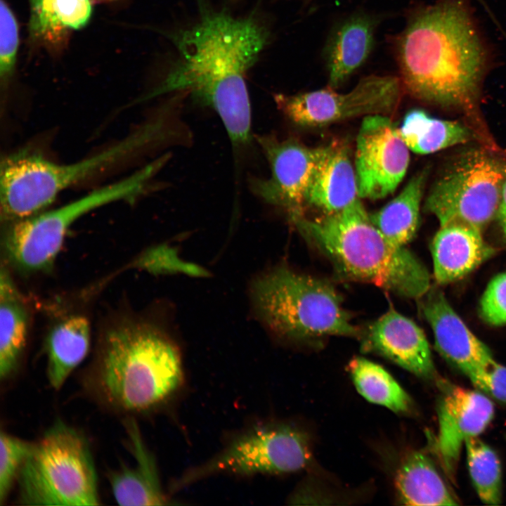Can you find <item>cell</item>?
<instances>
[{
  "label": "cell",
  "mask_w": 506,
  "mask_h": 506,
  "mask_svg": "<svg viewBox=\"0 0 506 506\" xmlns=\"http://www.w3.org/2000/svg\"><path fill=\"white\" fill-rule=\"evenodd\" d=\"M90 326L82 316H70L55 325L46 339V375L49 384L60 389L88 353Z\"/></svg>",
  "instance_id": "22"
},
{
  "label": "cell",
  "mask_w": 506,
  "mask_h": 506,
  "mask_svg": "<svg viewBox=\"0 0 506 506\" xmlns=\"http://www.w3.org/2000/svg\"><path fill=\"white\" fill-rule=\"evenodd\" d=\"M201 8L199 20L171 37L178 57L143 100L171 92L190 96L218 114L238 148L252 136L247 73L268 43L270 32L254 15L236 18L224 10Z\"/></svg>",
  "instance_id": "1"
},
{
  "label": "cell",
  "mask_w": 506,
  "mask_h": 506,
  "mask_svg": "<svg viewBox=\"0 0 506 506\" xmlns=\"http://www.w3.org/2000/svg\"><path fill=\"white\" fill-rule=\"evenodd\" d=\"M180 349L163 331L148 324L109 332L91 371L88 391L108 410L123 414L152 410L182 387Z\"/></svg>",
  "instance_id": "4"
},
{
  "label": "cell",
  "mask_w": 506,
  "mask_h": 506,
  "mask_svg": "<svg viewBox=\"0 0 506 506\" xmlns=\"http://www.w3.org/2000/svg\"><path fill=\"white\" fill-rule=\"evenodd\" d=\"M23 505H98L95 464L87 439L62 420L36 442L17 479Z\"/></svg>",
  "instance_id": "7"
},
{
  "label": "cell",
  "mask_w": 506,
  "mask_h": 506,
  "mask_svg": "<svg viewBox=\"0 0 506 506\" xmlns=\"http://www.w3.org/2000/svg\"><path fill=\"white\" fill-rule=\"evenodd\" d=\"M348 370L358 392L370 403L396 413H410L413 401L398 382L383 367L363 357H354Z\"/></svg>",
  "instance_id": "26"
},
{
  "label": "cell",
  "mask_w": 506,
  "mask_h": 506,
  "mask_svg": "<svg viewBox=\"0 0 506 506\" xmlns=\"http://www.w3.org/2000/svg\"><path fill=\"white\" fill-rule=\"evenodd\" d=\"M134 267L153 273L182 270L194 275H203L204 271L196 266L181 262L174 250L164 245L151 248L142 254L134 263Z\"/></svg>",
  "instance_id": "31"
},
{
  "label": "cell",
  "mask_w": 506,
  "mask_h": 506,
  "mask_svg": "<svg viewBox=\"0 0 506 506\" xmlns=\"http://www.w3.org/2000/svg\"><path fill=\"white\" fill-rule=\"evenodd\" d=\"M358 197L356 171L348 147L337 141L321 146L308 186L306 205L332 214Z\"/></svg>",
  "instance_id": "19"
},
{
  "label": "cell",
  "mask_w": 506,
  "mask_h": 506,
  "mask_svg": "<svg viewBox=\"0 0 506 506\" xmlns=\"http://www.w3.org/2000/svg\"><path fill=\"white\" fill-rule=\"evenodd\" d=\"M311 458L309 439L301 429L287 423L261 422L242 430L209 460L183 473L172 489L216 474L293 473L306 468Z\"/></svg>",
  "instance_id": "9"
},
{
  "label": "cell",
  "mask_w": 506,
  "mask_h": 506,
  "mask_svg": "<svg viewBox=\"0 0 506 506\" xmlns=\"http://www.w3.org/2000/svg\"><path fill=\"white\" fill-rule=\"evenodd\" d=\"M95 1H98V2H105V1H113V0H95Z\"/></svg>",
  "instance_id": "36"
},
{
  "label": "cell",
  "mask_w": 506,
  "mask_h": 506,
  "mask_svg": "<svg viewBox=\"0 0 506 506\" xmlns=\"http://www.w3.org/2000/svg\"><path fill=\"white\" fill-rule=\"evenodd\" d=\"M404 91L427 103H473L491 53L467 0L419 7L394 40Z\"/></svg>",
  "instance_id": "2"
},
{
  "label": "cell",
  "mask_w": 506,
  "mask_h": 506,
  "mask_svg": "<svg viewBox=\"0 0 506 506\" xmlns=\"http://www.w3.org/2000/svg\"><path fill=\"white\" fill-rule=\"evenodd\" d=\"M434 276L439 285L467 275L494 253L481 230L457 223L440 226L431 245Z\"/></svg>",
  "instance_id": "18"
},
{
  "label": "cell",
  "mask_w": 506,
  "mask_h": 506,
  "mask_svg": "<svg viewBox=\"0 0 506 506\" xmlns=\"http://www.w3.org/2000/svg\"><path fill=\"white\" fill-rule=\"evenodd\" d=\"M256 139L269 164L271 175L265 179H252V191L266 202L284 209L290 220L305 215L306 192L321 147L266 135Z\"/></svg>",
  "instance_id": "13"
},
{
  "label": "cell",
  "mask_w": 506,
  "mask_h": 506,
  "mask_svg": "<svg viewBox=\"0 0 506 506\" xmlns=\"http://www.w3.org/2000/svg\"><path fill=\"white\" fill-rule=\"evenodd\" d=\"M496 216L499 221L503 237L506 240V179L502 186L500 204Z\"/></svg>",
  "instance_id": "34"
},
{
  "label": "cell",
  "mask_w": 506,
  "mask_h": 506,
  "mask_svg": "<svg viewBox=\"0 0 506 506\" xmlns=\"http://www.w3.org/2000/svg\"><path fill=\"white\" fill-rule=\"evenodd\" d=\"M479 313L488 325L506 324V272L496 275L488 283L480 301Z\"/></svg>",
  "instance_id": "32"
},
{
  "label": "cell",
  "mask_w": 506,
  "mask_h": 506,
  "mask_svg": "<svg viewBox=\"0 0 506 506\" xmlns=\"http://www.w3.org/2000/svg\"><path fill=\"white\" fill-rule=\"evenodd\" d=\"M165 163L166 160L160 157L129 176L59 207L9 222L5 236L9 259L28 271L49 268L68 229L77 219L111 203L134 201L147 190L151 180Z\"/></svg>",
  "instance_id": "8"
},
{
  "label": "cell",
  "mask_w": 506,
  "mask_h": 506,
  "mask_svg": "<svg viewBox=\"0 0 506 506\" xmlns=\"http://www.w3.org/2000/svg\"><path fill=\"white\" fill-rule=\"evenodd\" d=\"M409 150L398 128L386 115L365 116L355 154L358 197L378 200L392 193L406 174Z\"/></svg>",
  "instance_id": "12"
},
{
  "label": "cell",
  "mask_w": 506,
  "mask_h": 506,
  "mask_svg": "<svg viewBox=\"0 0 506 506\" xmlns=\"http://www.w3.org/2000/svg\"><path fill=\"white\" fill-rule=\"evenodd\" d=\"M466 376L481 392L506 403V366L494 359Z\"/></svg>",
  "instance_id": "33"
},
{
  "label": "cell",
  "mask_w": 506,
  "mask_h": 506,
  "mask_svg": "<svg viewBox=\"0 0 506 506\" xmlns=\"http://www.w3.org/2000/svg\"><path fill=\"white\" fill-rule=\"evenodd\" d=\"M91 13V0H41L30 9V37L44 41L66 29H80L89 22Z\"/></svg>",
  "instance_id": "27"
},
{
  "label": "cell",
  "mask_w": 506,
  "mask_h": 506,
  "mask_svg": "<svg viewBox=\"0 0 506 506\" xmlns=\"http://www.w3.org/2000/svg\"><path fill=\"white\" fill-rule=\"evenodd\" d=\"M126 444L134 459L132 465L123 464L108 472V479L116 502L124 506L163 505L168 503L157 465L140 430L132 418L124 421Z\"/></svg>",
  "instance_id": "17"
},
{
  "label": "cell",
  "mask_w": 506,
  "mask_h": 506,
  "mask_svg": "<svg viewBox=\"0 0 506 506\" xmlns=\"http://www.w3.org/2000/svg\"><path fill=\"white\" fill-rule=\"evenodd\" d=\"M420 299L436 349L451 365L467 375L494 360L488 347L470 330L438 287H431Z\"/></svg>",
  "instance_id": "16"
},
{
  "label": "cell",
  "mask_w": 506,
  "mask_h": 506,
  "mask_svg": "<svg viewBox=\"0 0 506 506\" xmlns=\"http://www.w3.org/2000/svg\"><path fill=\"white\" fill-rule=\"evenodd\" d=\"M506 162L483 150L459 157L434 185L424 209L440 226L457 223L481 230L497 215Z\"/></svg>",
  "instance_id": "10"
},
{
  "label": "cell",
  "mask_w": 506,
  "mask_h": 506,
  "mask_svg": "<svg viewBox=\"0 0 506 506\" xmlns=\"http://www.w3.org/2000/svg\"><path fill=\"white\" fill-rule=\"evenodd\" d=\"M32 443L1 430L0 435V504L6 501L17 481Z\"/></svg>",
  "instance_id": "29"
},
{
  "label": "cell",
  "mask_w": 506,
  "mask_h": 506,
  "mask_svg": "<svg viewBox=\"0 0 506 506\" xmlns=\"http://www.w3.org/2000/svg\"><path fill=\"white\" fill-rule=\"evenodd\" d=\"M399 500L407 505H456L435 464L424 452L414 450L403 457L395 474Z\"/></svg>",
  "instance_id": "21"
},
{
  "label": "cell",
  "mask_w": 506,
  "mask_h": 506,
  "mask_svg": "<svg viewBox=\"0 0 506 506\" xmlns=\"http://www.w3.org/2000/svg\"><path fill=\"white\" fill-rule=\"evenodd\" d=\"M40 1L41 0H29L30 9H32L34 7H36L38 5V4L40 2Z\"/></svg>",
  "instance_id": "35"
},
{
  "label": "cell",
  "mask_w": 506,
  "mask_h": 506,
  "mask_svg": "<svg viewBox=\"0 0 506 506\" xmlns=\"http://www.w3.org/2000/svg\"><path fill=\"white\" fill-rule=\"evenodd\" d=\"M27 313L8 272L1 268L0 283V379L15 373L27 335Z\"/></svg>",
  "instance_id": "23"
},
{
  "label": "cell",
  "mask_w": 506,
  "mask_h": 506,
  "mask_svg": "<svg viewBox=\"0 0 506 506\" xmlns=\"http://www.w3.org/2000/svg\"><path fill=\"white\" fill-rule=\"evenodd\" d=\"M436 450L446 475L455 481L462 447L478 436L494 417L493 402L483 392L441 381Z\"/></svg>",
  "instance_id": "14"
},
{
  "label": "cell",
  "mask_w": 506,
  "mask_h": 506,
  "mask_svg": "<svg viewBox=\"0 0 506 506\" xmlns=\"http://www.w3.org/2000/svg\"><path fill=\"white\" fill-rule=\"evenodd\" d=\"M403 91L398 77L369 75L346 93L330 87L293 95L277 93L274 100L293 123L320 126L358 116L387 115L398 106Z\"/></svg>",
  "instance_id": "11"
},
{
  "label": "cell",
  "mask_w": 506,
  "mask_h": 506,
  "mask_svg": "<svg viewBox=\"0 0 506 506\" xmlns=\"http://www.w3.org/2000/svg\"><path fill=\"white\" fill-rule=\"evenodd\" d=\"M290 221L344 279L372 283L409 299H420L431 287L424 265L377 228L359 197L339 212Z\"/></svg>",
  "instance_id": "3"
},
{
  "label": "cell",
  "mask_w": 506,
  "mask_h": 506,
  "mask_svg": "<svg viewBox=\"0 0 506 506\" xmlns=\"http://www.w3.org/2000/svg\"><path fill=\"white\" fill-rule=\"evenodd\" d=\"M172 130L162 115L112 146L72 163L54 162L28 149L5 155L0 167L2 220L12 222L44 211L66 189L164 142L173 136Z\"/></svg>",
  "instance_id": "5"
},
{
  "label": "cell",
  "mask_w": 506,
  "mask_h": 506,
  "mask_svg": "<svg viewBox=\"0 0 506 506\" xmlns=\"http://www.w3.org/2000/svg\"><path fill=\"white\" fill-rule=\"evenodd\" d=\"M358 339L363 352L381 356L423 379L441 382L423 330L394 309L362 328Z\"/></svg>",
  "instance_id": "15"
},
{
  "label": "cell",
  "mask_w": 506,
  "mask_h": 506,
  "mask_svg": "<svg viewBox=\"0 0 506 506\" xmlns=\"http://www.w3.org/2000/svg\"><path fill=\"white\" fill-rule=\"evenodd\" d=\"M468 470L480 500L486 505H499L502 500V476L496 452L478 436L465 443Z\"/></svg>",
  "instance_id": "28"
},
{
  "label": "cell",
  "mask_w": 506,
  "mask_h": 506,
  "mask_svg": "<svg viewBox=\"0 0 506 506\" xmlns=\"http://www.w3.org/2000/svg\"><path fill=\"white\" fill-rule=\"evenodd\" d=\"M0 76L6 84L15 69L19 33L15 17L4 0L0 1Z\"/></svg>",
  "instance_id": "30"
},
{
  "label": "cell",
  "mask_w": 506,
  "mask_h": 506,
  "mask_svg": "<svg viewBox=\"0 0 506 506\" xmlns=\"http://www.w3.org/2000/svg\"><path fill=\"white\" fill-rule=\"evenodd\" d=\"M427 174V169L415 174L396 197L370 214L377 228L397 245L405 246L415 237L418 229L420 204Z\"/></svg>",
  "instance_id": "24"
},
{
  "label": "cell",
  "mask_w": 506,
  "mask_h": 506,
  "mask_svg": "<svg viewBox=\"0 0 506 506\" xmlns=\"http://www.w3.org/2000/svg\"><path fill=\"white\" fill-rule=\"evenodd\" d=\"M398 130L408 148L422 155L466 143L472 136L462 124L436 118L418 109L405 115Z\"/></svg>",
  "instance_id": "25"
},
{
  "label": "cell",
  "mask_w": 506,
  "mask_h": 506,
  "mask_svg": "<svg viewBox=\"0 0 506 506\" xmlns=\"http://www.w3.org/2000/svg\"><path fill=\"white\" fill-rule=\"evenodd\" d=\"M378 22L376 17L358 12L332 30L323 48L330 88L339 86L365 62L374 46Z\"/></svg>",
  "instance_id": "20"
},
{
  "label": "cell",
  "mask_w": 506,
  "mask_h": 506,
  "mask_svg": "<svg viewBox=\"0 0 506 506\" xmlns=\"http://www.w3.org/2000/svg\"><path fill=\"white\" fill-rule=\"evenodd\" d=\"M250 294L259 320L282 340L309 344L361 335L335 287L324 279L279 266L257 277Z\"/></svg>",
  "instance_id": "6"
}]
</instances>
